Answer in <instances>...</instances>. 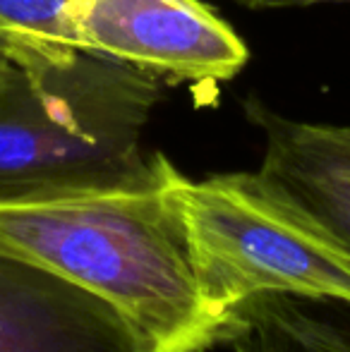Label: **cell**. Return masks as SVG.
I'll return each instance as SVG.
<instances>
[{
	"mask_svg": "<svg viewBox=\"0 0 350 352\" xmlns=\"http://www.w3.org/2000/svg\"><path fill=\"white\" fill-rule=\"evenodd\" d=\"M159 158L154 177L0 204V254L36 264L101 297L146 352H206L233 321L209 305L187 254Z\"/></svg>",
	"mask_w": 350,
	"mask_h": 352,
	"instance_id": "6da1fadb",
	"label": "cell"
},
{
	"mask_svg": "<svg viewBox=\"0 0 350 352\" xmlns=\"http://www.w3.org/2000/svg\"><path fill=\"white\" fill-rule=\"evenodd\" d=\"M159 77L75 51L12 65L0 82V204L151 180L142 132Z\"/></svg>",
	"mask_w": 350,
	"mask_h": 352,
	"instance_id": "7a4b0ae2",
	"label": "cell"
},
{
	"mask_svg": "<svg viewBox=\"0 0 350 352\" xmlns=\"http://www.w3.org/2000/svg\"><path fill=\"white\" fill-rule=\"evenodd\" d=\"M166 190L201 292L226 319L259 295L350 305L348 245L262 168L190 180L171 166Z\"/></svg>",
	"mask_w": 350,
	"mask_h": 352,
	"instance_id": "3957f363",
	"label": "cell"
},
{
	"mask_svg": "<svg viewBox=\"0 0 350 352\" xmlns=\"http://www.w3.org/2000/svg\"><path fill=\"white\" fill-rule=\"evenodd\" d=\"M72 27L82 51L156 77L223 82L250 58L243 38L199 0H75Z\"/></svg>",
	"mask_w": 350,
	"mask_h": 352,
	"instance_id": "277c9868",
	"label": "cell"
},
{
	"mask_svg": "<svg viewBox=\"0 0 350 352\" xmlns=\"http://www.w3.org/2000/svg\"><path fill=\"white\" fill-rule=\"evenodd\" d=\"M0 352H146L108 302L36 264L0 254Z\"/></svg>",
	"mask_w": 350,
	"mask_h": 352,
	"instance_id": "5b68a950",
	"label": "cell"
},
{
	"mask_svg": "<svg viewBox=\"0 0 350 352\" xmlns=\"http://www.w3.org/2000/svg\"><path fill=\"white\" fill-rule=\"evenodd\" d=\"M228 345L235 352H350V305L252 297L235 309Z\"/></svg>",
	"mask_w": 350,
	"mask_h": 352,
	"instance_id": "8992f818",
	"label": "cell"
},
{
	"mask_svg": "<svg viewBox=\"0 0 350 352\" xmlns=\"http://www.w3.org/2000/svg\"><path fill=\"white\" fill-rule=\"evenodd\" d=\"M262 127L266 132L262 170L327 223L350 250V175L295 146L271 127Z\"/></svg>",
	"mask_w": 350,
	"mask_h": 352,
	"instance_id": "52a82bcc",
	"label": "cell"
},
{
	"mask_svg": "<svg viewBox=\"0 0 350 352\" xmlns=\"http://www.w3.org/2000/svg\"><path fill=\"white\" fill-rule=\"evenodd\" d=\"M75 0H0V53L12 65L82 51L72 27Z\"/></svg>",
	"mask_w": 350,
	"mask_h": 352,
	"instance_id": "ba28073f",
	"label": "cell"
},
{
	"mask_svg": "<svg viewBox=\"0 0 350 352\" xmlns=\"http://www.w3.org/2000/svg\"><path fill=\"white\" fill-rule=\"evenodd\" d=\"M257 122L276 130L288 142H293L295 146L317 156L319 161L329 163L331 168L350 175V127L290 122L285 118L271 116V113H259Z\"/></svg>",
	"mask_w": 350,
	"mask_h": 352,
	"instance_id": "9c48e42d",
	"label": "cell"
},
{
	"mask_svg": "<svg viewBox=\"0 0 350 352\" xmlns=\"http://www.w3.org/2000/svg\"><path fill=\"white\" fill-rule=\"evenodd\" d=\"M245 8H293V5H314V3H350V0H235Z\"/></svg>",
	"mask_w": 350,
	"mask_h": 352,
	"instance_id": "30bf717a",
	"label": "cell"
},
{
	"mask_svg": "<svg viewBox=\"0 0 350 352\" xmlns=\"http://www.w3.org/2000/svg\"><path fill=\"white\" fill-rule=\"evenodd\" d=\"M8 67H10V63H8V58L0 53V82L5 79V74H8Z\"/></svg>",
	"mask_w": 350,
	"mask_h": 352,
	"instance_id": "8fae6325",
	"label": "cell"
}]
</instances>
